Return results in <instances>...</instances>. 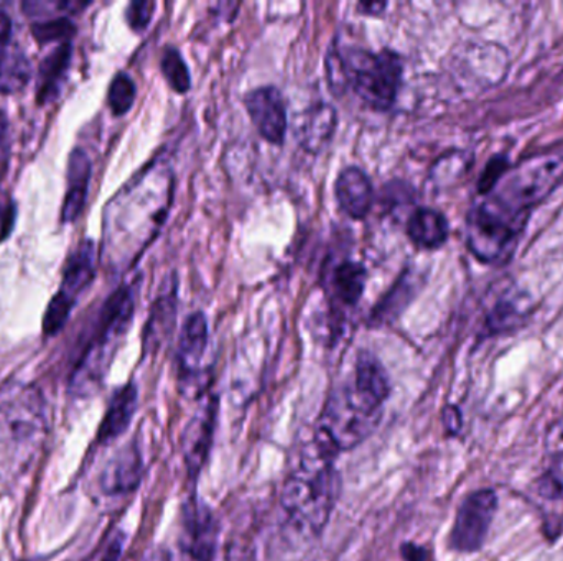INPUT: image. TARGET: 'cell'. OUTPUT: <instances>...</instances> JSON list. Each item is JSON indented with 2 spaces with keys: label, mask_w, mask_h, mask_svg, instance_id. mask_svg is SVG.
Segmentation results:
<instances>
[{
  "label": "cell",
  "mask_w": 563,
  "mask_h": 561,
  "mask_svg": "<svg viewBox=\"0 0 563 561\" xmlns=\"http://www.w3.org/2000/svg\"><path fill=\"white\" fill-rule=\"evenodd\" d=\"M563 183V145L544 148L508 165L489 164L479 194L466 216L470 253L488 266H505L515 257L532 211Z\"/></svg>",
  "instance_id": "obj_1"
},
{
  "label": "cell",
  "mask_w": 563,
  "mask_h": 561,
  "mask_svg": "<svg viewBox=\"0 0 563 561\" xmlns=\"http://www.w3.org/2000/svg\"><path fill=\"white\" fill-rule=\"evenodd\" d=\"M334 460L336 458L311 437L298 458L297 467L282 486V507L288 519L301 530L321 532L333 514L341 487Z\"/></svg>",
  "instance_id": "obj_2"
},
{
  "label": "cell",
  "mask_w": 563,
  "mask_h": 561,
  "mask_svg": "<svg viewBox=\"0 0 563 561\" xmlns=\"http://www.w3.org/2000/svg\"><path fill=\"white\" fill-rule=\"evenodd\" d=\"M33 388L0 394V471L23 470L35 458L46 434L45 404Z\"/></svg>",
  "instance_id": "obj_3"
},
{
  "label": "cell",
  "mask_w": 563,
  "mask_h": 561,
  "mask_svg": "<svg viewBox=\"0 0 563 561\" xmlns=\"http://www.w3.org/2000/svg\"><path fill=\"white\" fill-rule=\"evenodd\" d=\"M380 414V408L364 401L347 382L343 388L334 389L324 404L314 428V441L336 458L341 451L363 444L376 430Z\"/></svg>",
  "instance_id": "obj_4"
},
{
  "label": "cell",
  "mask_w": 563,
  "mask_h": 561,
  "mask_svg": "<svg viewBox=\"0 0 563 561\" xmlns=\"http://www.w3.org/2000/svg\"><path fill=\"white\" fill-rule=\"evenodd\" d=\"M344 81L360 96L361 101L376 111L393 108L402 82V59L390 49L379 53L363 48L340 52Z\"/></svg>",
  "instance_id": "obj_5"
},
{
  "label": "cell",
  "mask_w": 563,
  "mask_h": 561,
  "mask_svg": "<svg viewBox=\"0 0 563 561\" xmlns=\"http://www.w3.org/2000/svg\"><path fill=\"white\" fill-rule=\"evenodd\" d=\"M134 306V290L131 287H121L118 292L109 296L99 315L95 336L86 348L81 361L76 366L71 378L73 389L86 391L101 381L119 339L125 335L131 325Z\"/></svg>",
  "instance_id": "obj_6"
},
{
  "label": "cell",
  "mask_w": 563,
  "mask_h": 561,
  "mask_svg": "<svg viewBox=\"0 0 563 561\" xmlns=\"http://www.w3.org/2000/svg\"><path fill=\"white\" fill-rule=\"evenodd\" d=\"M498 510V496L493 490L470 494L456 510L455 523L449 537L450 549L459 553L479 552L485 546Z\"/></svg>",
  "instance_id": "obj_7"
},
{
  "label": "cell",
  "mask_w": 563,
  "mask_h": 561,
  "mask_svg": "<svg viewBox=\"0 0 563 561\" xmlns=\"http://www.w3.org/2000/svg\"><path fill=\"white\" fill-rule=\"evenodd\" d=\"M244 104L257 132L274 145L284 144L287 134V108L276 86H263L244 96Z\"/></svg>",
  "instance_id": "obj_8"
},
{
  "label": "cell",
  "mask_w": 563,
  "mask_h": 561,
  "mask_svg": "<svg viewBox=\"0 0 563 561\" xmlns=\"http://www.w3.org/2000/svg\"><path fill=\"white\" fill-rule=\"evenodd\" d=\"M214 422H217V402L210 399L198 408L197 414L188 422L181 438L185 463L191 478H197L210 453L213 441Z\"/></svg>",
  "instance_id": "obj_9"
},
{
  "label": "cell",
  "mask_w": 563,
  "mask_h": 561,
  "mask_svg": "<svg viewBox=\"0 0 563 561\" xmlns=\"http://www.w3.org/2000/svg\"><path fill=\"white\" fill-rule=\"evenodd\" d=\"M184 532L187 550L195 560L213 561L218 539L217 520L205 504L191 501L185 507Z\"/></svg>",
  "instance_id": "obj_10"
},
{
  "label": "cell",
  "mask_w": 563,
  "mask_h": 561,
  "mask_svg": "<svg viewBox=\"0 0 563 561\" xmlns=\"http://www.w3.org/2000/svg\"><path fill=\"white\" fill-rule=\"evenodd\" d=\"M334 197L347 216L364 220L369 214L374 201L373 183L366 171L357 167L344 168L334 183Z\"/></svg>",
  "instance_id": "obj_11"
},
{
  "label": "cell",
  "mask_w": 563,
  "mask_h": 561,
  "mask_svg": "<svg viewBox=\"0 0 563 561\" xmlns=\"http://www.w3.org/2000/svg\"><path fill=\"white\" fill-rule=\"evenodd\" d=\"M208 322L203 313H194L188 316L181 328L180 339H178V368H180L181 378H195L201 361H203L205 352L208 349Z\"/></svg>",
  "instance_id": "obj_12"
},
{
  "label": "cell",
  "mask_w": 563,
  "mask_h": 561,
  "mask_svg": "<svg viewBox=\"0 0 563 561\" xmlns=\"http://www.w3.org/2000/svg\"><path fill=\"white\" fill-rule=\"evenodd\" d=\"M350 385L364 401L377 408H383L384 402L389 397L390 385L386 369L371 352H361L357 356Z\"/></svg>",
  "instance_id": "obj_13"
},
{
  "label": "cell",
  "mask_w": 563,
  "mask_h": 561,
  "mask_svg": "<svg viewBox=\"0 0 563 561\" xmlns=\"http://www.w3.org/2000/svg\"><path fill=\"white\" fill-rule=\"evenodd\" d=\"M96 273V246L92 240H82L66 262L58 295L75 303L79 293L92 282Z\"/></svg>",
  "instance_id": "obj_14"
},
{
  "label": "cell",
  "mask_w": 563,
  "mask_h": 561,
  "mask_svg": "<svg viewBox=\"0 0 563 561\" xmlns=\"http://www.w3.org/2000/svg\"><path fill=\"white\" fill-rule=\"evenodd\" d=\"M89 180H91V160L85 150L76 148L69 155L68 161V191L63 203V223H73L81 214L88 197Z\"/></svg>",
  "instance_id": "obj_15"
},
{
  "label": "cell",
  "mask_w": 563,
  "mask_h": 561,
  "mask_svg": "<svg viewBox=\"0 0 563 561\" xmlns=\"http://www.w3.org/2000/svg\"><path fill=\"white\" fill-rule=\"evenodd\" d=\"M142 458L137 448H124L108 464L102 474V490L109 494H125L134 491L141 483Z\"/></svg>",
  "instance_id": "obj_16"
},
{
  "label": "cell",
  "mask_w": 563,
  "mask_h": 561,
  "mask_svg": "<svg viewBox=\"0 0 563 561\" xmlns=\"http://www.w3.org/2000/svg\"><path fill=\"white\" fill-rule=\"evenodd\" d=\"M449 221L440 211L432 207H419L413 211L407 223V234L420 249H439L449 239Z\"/></svg>",
  "instance_id": "obj_17"
},
{
  "label": "cell",
  "mask_w": 563,
  "mask_h": 561,
  "mask_svg": "<svg viewBox=\"0 0 563 561\" xmlns=\"http://www.w3.org/2000/svg\"><path fill=\"white\" fill-rule=\"evenodd\" d=\"M135 408H137V389L129 384L119 389L112 395L111 404L106 412L104 420L99 428L98 440L101 444H109L121 437L128 430L132 417H134Z\"/></svg>",
  "instance_id": "obj_18"
},
{
  "label": "cell",
  "mask_w": 563,
  "mask_h": 561,
  "mask_svg": "<svg viewBox=\"0 0 563 561\" xmlns=\"http://www.w3.org/2000/svg\"><path fill=\"white\" fill-rule=\"evenodd\" d=\"M71 61V43H62L52 55L46 56L40 66L38 86H36V99L40 102H48L58 94L63 79Z\"/></svg>",
  "instance_id": "obj_19"
},
{
  "label": "cell",
  "mask_w": 563,
  "mask_h": 561,
  "mask_svg": "<svg viewBox=\"0 0 563 561\" xmlns=\"http://www.w3.org/2000/svg\"><path fill=\"white\" fill-rule=\"evenodd\" d=\"M336 112L330 104H317L307 112L300 128V141L307 150L320 152L333 137Z\"/></svg>",
  "instance_id": "obj_20"
},
{
  "label": "cell",
  "mask_w": 563,
  "mask_h": 561,
  "mask_svg": "<svg viewBox=\"0 0 563 561\" xmlns=\"http://www.w3.org/2000/svg\"><path fill=\"white\" fill-rule=\"evenodd\" d=\"M32 66L19 46L12 45L0 53V92L15 94L29 85Z\"/></svg>",
  "instance_id": "obj_21"
},
{
  "label": "cell",
  "mask_w": 563,
  "mask_h": 561,
  "mask_svg": "<svg viewBox=\"0 0 563 561\" xmlns=\"http://www.w3.org/2000/svg\"><path fill=\"white\" fill-rule=\"evenodd\" d=\"M367 273L363 263H340L333 272V290L338 302L346 306H354L360 302L366 287Z\"/></svg>",
  "instance_id": "obj_22"
},
{
  "label": "cell",
  "mask_w": 563,
  "mask_h": 561,
  "mask_svg": "<svg viewBox=\"0 0 563 561\" xmlns=\"http://www.w3.org/2000/svg\"><path fill=\"white\" fill-rule=\"evenodd\" d=\"M162 72L170 88L178 94H185L191 88V75L184 56L175 46H167L162 55Z\"/></svg>",
  "instance_id": "obj_23"
},
{
  "label": "cell",
  "mask_w": 563,
  "mask_h": 561,
  "mask_svg": "<svg viewBox=\"0 0 563 561\" xmlns=\"http://www.w3.org/2000/svg\"><path fill=\"white\" fill-rule=\"evenodd\" d=\"M135 92H137V89H135V82L131 76L125 75V72L115 75L111 86H109L108 94L109 108H111L112 114H128L134 105Z\"/></svg>",
  "instance_id": "obj_24"
},
{
  "label": "cell",
  "mask_w": 563,
  "mask_h": 561,
  "mask_svg": "<svg viewBox=\"0 0 563 561\" xmlns=\"http://www.w3.org/2000/svg\"><path fill=\"white\" fill-rule=\"evenodd\" d=\"M75 25L66 16H56V19L45 20V22L33 23L32 26L33 36L42 45L52 42L69 43V38L75 35Z\"/></svg>",
  "instance_id": "obj_25"
},
{
  "label": "cell",
  "mask_w": 563,
  "mask_h": 561,
  "mask_svg": "<svg viewBox=\"0 0 563 561\" xmlns=\"http://www.w3.org/2000/svg\"><path fill=\"white\" fill-rule=\"evenodd\" d=\"M410 290H412V285H410L407 277H402V280H399L397 285L390 290L389 295L380 302L376 312H373V322L386 323L396 318L394 315L400 312L399 302L402 303L404 306L407 305V302L410 300Z\"/></svg>",
  "instance_id": "obj_26"
},
{
  "label": "cell",
  "mask_w": 563,
  "mask_h": 561,
  "mask_svg": "<svg viewBox=\"0 0 563 561\" xmlns=\"http://www.w3.org/2000/svg\"><path fill=\"white\" fill-rule=\"evenodd\" d=\"M75 303L66 300L65 296L56 293L49 302L48 308H46L45 318H43V332L45 335L53 336L65 326L66 319H68L69 313Z\"/></svg>",
  "instance_id": "obj_27"
},
{
  "label": "cell",
  "mask_w": 563,
  "mask_h": 561,
  "mask_svg": "<svg viewBox=\"0 0 563 561\" xmlns=\"http://www.w3.org/2000/svg\"><path fill=\"white\" fill-rule=\"evenodd\" d=\"M155 3L154 2H132L128 7V23L134 32H142L147 29L154 16Z\"/></svg>",
  "instance_id": "obj_28"
},
{
  "label": "cell",
  "mask_w": 563,
  "mask_h": 561,
  "mask_svg": "<svg viewBox=\"0 0 563 561\" xmlns=\"http://www.w3.org/2000/svg\"><path fill=\"white\" fill-rule=\"evenodd\" d=\"M13 221H15V206L12 198L0 191V240L12 233Z\"/></svg>",
  "instance_id": "obj_29"
},
{
  "label": "cell",
  "mask_w": 563,
  "mask_h": 561,
  "mask_svg": "<svg viewBox=\"0 0 563 561\" xmlns=\"http://www.w3.org/2000/svg\"><path fill=\"white\" fill-rule=\"evenodd\" d=\"M400 556L404 561H435L432 550L419 543L406 542L400 547Z\"/></svg>",
  "instance_id": "obj_30"
},
{
  "label": "cell",
  "mask_w": 563,
  "mask_h": 561,
  "mask_svg": "<svg viewBox=\"0 0 563 561\" xmlns=\"http://www.w3.org/2000/svg\"><path fill=\"white\" fill-rule=\"evenodd\" d=\"M541 491L545 497H552V500H563V476L562 474L551 473L548 476L542 478Z\"/></svg>",
  "instance_id": "obj_31"
},
{
  "label": "cell",
  "mask_w": 563,
  "mask_h": 561,
  "mask_svg": "<svg viewBox=\"0 0 563 561\" xmlns=\"http://www.w3.org/2000/svg\"><path fill=\"white\" fill-rule=\"evenodd\" d=\"M12 46V20L0 10V53Z\"/></svg>",
  "instance_id": "obj_32"
},
{
  "label": "cell",
  "mask_w": 563,
  "mask_h": 561,
  "mask_svg": "<svg viewBox=\"0 0 563 561\" xmlns=\"http://www.w3.org/2000/svg\"><path fill=\"white\" fill-rule=\"evenodd\" d=\"M443 424L446 430L452 435L459 434L462 430V414L456 407H446L443 412Z\"/></svg>",
  "instance_id": "obj_33"
},
{
  "label": "cell",
  "mask_w": 563,
  "mask_h": 561,
  "mask_svg": "<svg viewBox=\"0 0 563 561\" xmlns=\"http://www.w3.org/2000/svg\"><path fill=\"white\" fill-rule=\"evenodd\" d=\"M7 150V119L5 115L0 112V167L5 161Z\"/></svg>",
  "instance_id": "obj_34"
},
{
  "label": "cell",
  "mask_w": 563,
  "mask_h": 561,
  "mask_svg": "<svg viewBox=\"0 0 563 561\" xmlns=\"http://www.w3.org/2000/svg\"><path fill=\"white\" fill-rule=\"evenodd\" d=\"M142 561H172L170 556L165 550H155V552L148 553Z\"/></svg>",
  "instance_id": "obj_35"
},
{
  "label": "cell",
  "mask_w": 563,
  "mask_h": 561,
  "mask_svg": "<svg viewBox=\"0 0 563 561\" xmlns=\"http://www.w3.org/2000/svg\"><path fill=\"white\" fill-rule=\"evenodd\" d=\"M384 7H386V3H363V5H361V9H371L374 10V12H376L377 9H384Z\"/></svg>",
  "instance_id": "obj_36"
}]
</instances>
